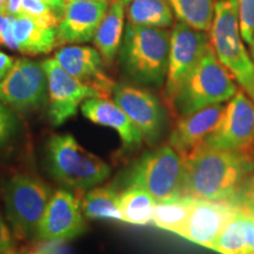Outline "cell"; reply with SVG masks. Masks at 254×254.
<instances>
[{"instance_id":"obj_27","label":"cell","mask_w":254,"mask_h":254,"mask_svg":"<svg viewBox=\"0 0 254 254\" xmlns=\"http://www.w3.org/2000/svg\"><path fill=\"white\" fill-rule=\"evenodd\" d=\"M21 13H25L46 26L58 28L59 14L43 0H23Z\"/></svg>"},{"instance_id":"obj_17","label":"cell","mask_w":254,"mask_h":254,"mask_svg":"<svg viewBox=\"0 0 254 254\" xmlns=\"http://www.w3.org/2000/svg\"><path fill=\"white\" fill-rule=\"evenodd\" d=\"M225 106L215 104L184 116L170 135V145L183 158L200 147L214 131L224 114Z\"/></svg>"},{"instance_id":"obj_41","label":"cell","mask_w":254,"mask_h":254,"mask_svg":"<svg viewBox=\"0 0 254 254\" xmlns=\"http://www.w3.org/2000/svg\"><path fill=\"white\" fill-rule=\"evenodd\" d=\"M6 254H8V253H6Z\"/></svg>"},{"instance_id":"obj_11","label":"cell","mask_w":254,"mask_h":254,"mask_svg":"<svg viewBox=\"0 0 254 254\" xmlns=\"http://www.w3.org/2000/svg\"><path fill=\"white\" fill-rule=\"evenodd\" d=\"M49 84V118L60 126L77 114L79 106L90 98L101 97L99 92L65 71L55 58L43 62Z\"/></svg>"},{"instance_id":"obj_16","label":"cell","mask_w":254,"mask_h":254,"mask_svg":"<svg viewBox=\"0 0 254 254\" xmlns=\"http://www.w3.org/2000/svg\"><path fill=\"white\" fill-rule=\"evenodd\" d=\"M237 209L227 201L196 199L179 236L200 246L211 249Z\"/></svg>"},{"instance_id":"obj_20","label":"cell","mask_w":254,"mask_h":254,"mask_svg":"<svg viewBox=\"0 0 254 254\" xmlns=\"http://www.w3.org/2000/svg\"><path fill=\"white\" fill-rule=\"evenodd\" d=\"M211 250L221 254H254V213L237 209Z\"/></svg>"},{"instance_id":"obj_18","label":"cell","mask_w":254,"mask_h":254,"mask_svg":"<svg viewBox=\"0 0 254 254\" xmlns=\"http://www.w3.org/2000/svg\"><path fill=\"white\" fill-rule=\"evenodd\" d=\"M81 112L90 122L113 128L118 133L126 150H136L145 140L140 129L114 100L95 97L81 104Z\"/></svg>"},{"instance_id":"obj_25","label":"cell","mask_w":254,"mask_h":254,"mask_svg":"<svg viewBox=\"0 0 254 254\" xmlns=\"http://www.w3.org/2000/svg\"><path fill=\"white\" fill-rule=\"evenodd\" d=\"M195 201L196 199L187 195L178 196L166 201H159L154 208L152 222L161 230L173 232L179 236Z\"/></svg>"},{"instance_id":"obj_37","label":"cell","mask_w":254,"mask_h":254,"mask_svg":"<svg viewBox=\"0 0 254 254\" xmlns=\"http://www.w3.org/2000/svg\"><path fill=\"white\" fill-rule=\"evenodd\" d=\"M250 47H251V57H252V59H253V62H254V38H253V41H252V44H251L250 45Z\"/></svg>"},{"instance_id":"obj_4","label":"cell","mask_w":254,"mask_h":254,"mask_svg":"<svg viewBox=\"0 0 254 254\" xmlns=\"http://www.w3.org/2000/svg\"><path fill=\"white\" fill-rule=\"evenodd\" d=\"M208 32L215 56L250 95L254 86V62L244 45L237 0H218Z\"/></svg>"},{"instance_id":"obj_40","label":"cell","mask_w":254,"mask_h":254,"mask_svg":"<svg viewBox=\"0 0 254 254\" xmlns=\"http://www.w3.org/2000/svg\"><path fill=\"white\" fill-rule=\"evenodd\" d=\"M123 1H124V2H125V4H126V5H128V4H129V2H131V1H132V0H123Z\"/></svg>"},{"instance_id":"obj_1","label":"cell","mask_w":254,"mask_h":254,"mask_svg":"<svg viewBox=\"0 0 254 254\" xmlns=\"http://www.w3.org/2000/svg\"><path fill=\"white\" fill-rule=\"evenodd\" d=\"M184 163L183 195L228 202L254 170V153L220 150L202 144L184 158Z\"/></svg>"},{"instance_id":"obj_3","label":"cell","mask_w":254,"mask_h":254,"mask_svg":"<svg viewBox=\"0 0 254 254\" xmlns=\"http://www.w3.org/2000/svg\"><path fill=\"white\" fill-rule=\"evenodd\" d=\"M238 91L232 74L209 45L170 105L180 117H184L211 105L228 101Z\"/></svg>"},{"instance_id":"obj_21","label":"cell","mask_w":254,"mask_h":254,"mask_svg":"<svg viewBox=\"0 0 254 254\" xmlns=\"http://www.w3.org/2000/svg\"><path fill=\"white\" fill-rule=\"evenodd\" d=\"M125 6L123 0L111 2L93 38V45L105 64H112L118 56L125 32Z\"/></svg>"},{"instance_id":"obj_34","label":"cell","mask_w":254,"mask_h":254,"mask_svg":"<svg viewBox=\"0 0 254 254\" xmlns=\"http://www.w3.org/2000/svg\"><path fill=\"white\" fill-rule=\"evenodd\" d=\"M43 1H45L50 7L55 9L57 13L59 14V17L62 18L64 7H65V4H66V0H43Z\"/></svg>"},{"instance_id":"obj_12","label":"cell","mask_w":254,"mask_h":254,"mask_svg":"<svg viewBox=\"0 0 254 254\" xmlns=\"http://www.w3.org/2000/svg\"><path fill=\"white\" fill-rule=\"evenodd\" d=\"M112 97L140 129L146 141L157 140L163 131L165 114L154 94L145 88L120 82L114 85Z\"/></svg>"},{"instance_id":"obj_29","label":"cell","mask_w":254,"mask_h":254,"mask_svg":"<svg viewBox=\"0 0 254 254\" xmlns=\"http://www.w3.org/2000/svg\"><path fill=\"white\" fill-rule=\"evenodd\" d=\"M243 39L251 45L254 38V0H237Z\"/></svg>"},{"instance_id":"obj_5","label":"cell","mask_w":254,"mask_h":254,"mask_svg":"<svg viewBox=\"0 0 254 254\" xmlns=\"http://www.w3.org/2000/svg\"><path fill=\"white\" fill-rule=\"evenodd\" d=\"M47 164L56 180L74 189H92L111 173L107 163L85 150L71 134L53 135L50 139Z\"/></svg>"},{"instance_id":"obj_31","label":"cell","mask_w":254,"mask_h":254,"mask_svg":"<svg viewBox=\"0 0 254 254\" xmlns=\"http://www.w3.org/2000/svg\"><path fill=\"white\" fill-rule=\"evenodd\" d=\"M12 247V237L8 227L6 226L4 219L0 215V254L9 252Z\"/></svg>"},{"instance_id":"obj_24","label":"cell","mask_w":254,"mask_h":254,"mask_svg":"<svg viewBox=\"0 0 254 254\" xmlns=\"http://www.w3.org/2000/svg\"><path fill=\"white\" fill-rule=\"evenodd\" d=\"M120 193L110 186L95 187L82 198L81 211L85 217L97 220L123 221L119 207Z\"/></svg>"},{"instance_id":"obj_23","label":"cell","mask_w":254,"mask_h":254,"mask_svg":"<svg viewBox=\"0 0 254 254\" xmlns=\"http://www.w3.org/2000/svg\"><path fill=\"white\" fill-rule=\"evenodd\" d=\"M157 200L147 190L129 185L119 195V207L123 221L133 225H147L153 219Z\"/></svg>"},{"instance_id":"obj_38","label":"cell","mask_w":254,"mask_h":254,"mask_svg":"<svg viewBox=\"0 0 254 254\" xmlns=\"http://www.w3.org/2000/svg\"><path fill=\"white\" fill-rule=\"evenodd\" d=\"M90 1H97V2H106V4H111V2H113L114 0H90Z\"/></svg>"},{"instance_id":"obj_8","label":"cell","mask_w":254,"mask_h":254,"mask_svg":"<svg viewBox=\"0 0 254 254\" xmlns=\"http://www.w3.org/2000/svg\"><path fill=\"white\" fill-rule=\"evenodd\" d=\"M0 101L20 112L37 110L49 101V84L43 62L19 58L0 81Z\"/></svg>"},{"instance_id":"obj_14","label":"cell","mask_w":254,"mask_h":254,"mask_svg":"<svg viewBox=\"0 0 254 254\" xmlns=\"http://www.w3.org/2000/svg\"><path fill=\"white\" fill-rule=\"evenodd\" d=\"M55 59L69 74L99 92L101 97L112 94L116 82L105 72V62L95 47L66 45L60 47Z\"/></svg>"},{"instance_id":"obj_6","label":"cell","mask_w":254,"mask_h":254,"mask_svg":"<svg viewBox=\"0 0 254 254\" xmlns=\"http://www.w3.org/2000/svg\"><path fill=\"white\" fill-rule=\"evenodd\" d=\"M185 163L184 158L168 145L145 154L132 168L128 186L147 190L157 201H166L183 195Z\"/></svg>"},{"instance_id":"obj_39","label":"cell","mask_w":254,"mask_h":254,"mask_svg":"<svg viewBox=\"0 0 254 254\" xmlns=\"http://www.w3.org/2000/svg\"><path fill=\"white\" fill-rule=\"evenodd\" d=\"M250 97H251V98H252V100L254 101V86H253V90H252V92H251Z\"/></svg>"},{"instance_id":"obj_32","label":"cell","mask_w":254,"mask_h":254,"mask_svg":"<svg viewBox=\"0 0 254 254\" xmlns=\"http://www.w3.org/2000/svg\"><path fill=\"white\" fill-rule=\"evenodd\" d=\"M15 60L11 56L0 51V81L6 77V74L9 72V69L13 67Z\"/></svg>"},{"instance_id":"obj_28","label":"cell","mask_w":254,"mask_h":254,"mask_svg":"<svg viewBox=\"0 0 254 254\" xmlns=\"http://www.w3.org/2000/svg\"><path fill=\"white\" fill-rule=\"evenodd\" d=\"M228 202L238 209L254 213V170L247 176Z\"/></svg>"},{"instance_id":"obj_2","label":"cell","mask_w":254,"mask_h":254,"mask_svg":"<svg viewBox=\"0 0 254 254\" xmlns=\"http://www.w3.org/2000/svg\"><path fill=\"white\" fill-rule=\"evenodd\" d=\"M171 32L127 23L119 50L124 73L144 86L160 87L166 81Z\"/></svg>"},{"instance_id":"obj_7","label":"cell","mask_w":254,"mask_h":254,"mask_svg":"<svg viewBox=\"0 0 254 254\" xmlns=\"http://www.w3.org/2000/svg\"><path fill=\"white\" fill-rule=\"evenodd\" d=\"M50 198V189L36 176L18 173L9 179L5 190L6 213L18 237H37Z\"/></svg>"},{"instance_id":"obj_13","label":"cell","mask_w":254,"mask_h":254,"mask_svg":"<svg viewBox=\"0 0 254 254\" xmlns=\"http://www.w3.org/2000/svg\"><path fill=\"white\" fill-rule=\"evenodd\" d=\"M85 227L86 225L77 196L68 190H58L51 195L37 238L50 243L68 240L81 234Z\"/></svg>"},{"instance_id":"obj_33","label":"cell","mask_w":254,"mask_h":254,"mask_svg":"<svg viewBox=\"0 0 254 254\" xmlns=\"http://www.w3.org/2000/svg\"><path fill=\"white\" fill-rule=\"evenodd\" d=\"M23 0H6V13L15 17L21 13Z\"/></svg>"},{"instance_id":"obj_30","label":"cell","mask_w":254,"mask_h":254,"mask_svg":"<svg viewBox=\"0 0 254 254\" xmlns=\"http://www.w3.org/2000/svg\"><path fill=\"white\" fill-rule=\"evenodd\" d=\"M15 127V119L13 113L8 107L0 101V147L13 134Z\"/></svg>"},{"instance_id":"obj_36","label":"cell","mask_w":254,"mask_h":254,"mask_svg":"<svg viewBox=\"0 0 254 254\" xmlns=\"http://www.w3.org/2000/svg\"><path fill=\"white\" fill-rule=\"evenodd\" d=\"M0 13H6V0H0Z\"/></svg>"},{"instance_id":"obj_15","label":"cell","mask_w":254,"mask_h":254,"mask_svg":"<svg viewBox=\"0 0 254 254\" xmlns=\"http://www.w3.org/2000/svg\"><path fill=\"white\" fill-rule=\"evenodd\" d=\"M109 6L90 0H66L58 25V45H81L93 41Z\"/></svg>"},{"instance_id":"obj_10","label":"cell","mask_w":254,"mask_h":254,"mask_svg":"<svg viewBox=\"0 0 254 254\" xmlns=\"http://www.w3.org/2000/svg\"><path fill=\"white\" fill-rule=\"evenodd\" d=\"M209 37L204 31L177 21L171 31L168 71L165 81V97L170 103L185 79L208 49Z\"/></svg>"},{"instance_id":"obj_26","label":"cell","mask_w":254,"mask_h":254,"mask_svg":"<svg viewBox=\"0 0 254 254\" xmlns=\"http://www.w3.org/2000/svg\"><path fill=\"white\" fill-rule=\"evenodd\" d=\"M178 21L195 30L208 32L217 0H167Z\"/></svg>"},{"instance_id":"obj_22","label":"cell","mask_w":254,"mask_h":254,"mask_svg":"<svg viewBox=\"0 0 254 254\" xmlns=\"http://www.w3.org/2000/svg\"><path fill=\"white\" fill-rule=\"evenodd\" d=\"M127 23L167 28L174 25V13L167 0H132L127 5Z\"/></svg>"},{"instance_id":"obj_19","label":"cell","mask_w":254,"mask_h":254,"mask_svg":"<svg viewBox=\"0 0 254 254\" xmlns=\"http://www.w3.org/2000/svg\"><path fill=\"white\" fill-rule=\"evenodd\" d=\"M11 50L27 57L49 55L58 45V28L46 26L20 13L11 21Z\"/></svg>"},{"instance_id":"obj_9","label":"cell","mask_w":254,"mask_h":254,"mask_svg":"<svg viewBox=\"0 0 254 254\" xmlns=\"http://www.w3.org/2000/svg\"><path fill=\"white\" fill-rule=\"evenodd\" d=\"M204 144L220 150L254 153V103L246 92L238 91L230 99L218 126Z\"/></svg>"},{"instance_id":"obj_35","label":"cell","mask_w":254,"mask_h":254,"mask_svg":"<svg viewBox=\"0 0 254 254\" xmlns=\"http://www.w3.org/2000/svg\"><path fill=\"white\" fill-rule=\"evenodd\" d=\"M12 20V15L7 13H0V37H1L2 32L5 31V28L8 26L9 23Z\"/></svg>"}]
</instances>
